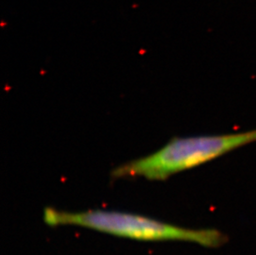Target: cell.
<instances>
[{
  "label": "cell",
  "mask_w": 256,
  "mask_h": 255,
  "mask_svg": "<svg viewBox=\"0 0 256 255\" xmlns=\"http://www.w3.org/2000/svg\"><path fill=\"white\" fill-rule=\"evenodd\" d=\"M44 222L51 226H73L142 241H185L208 248L226 243L224 234L214 229H188L128 212L90 210L69 212L46 207Z\"/></svg>",
  "instance_id": "cell-1"
},
{
  "label": "cell",
  "mask_w": 256,
  "mask_h": 255,
  "mask_svg": "<svg viewBox=\"0 0 256 255\" xmlns=\"http://www.w3.org/2000/svg\"><path fill=\"white\" fill-rule=\"evenodd\" d=\"M254 142L256 128L229 134L174 138L157 152L117 166L112 172V176L166 180L174 174L212 161Z\"/></svg>",
  "instance_id": "cell-2"
}]
</instances>
